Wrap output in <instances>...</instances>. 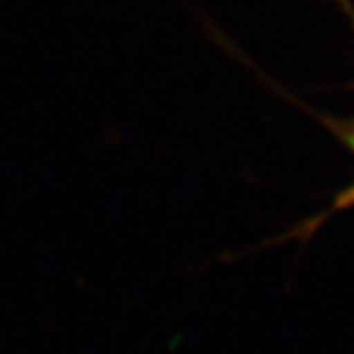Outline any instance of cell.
Instances as JSON below:
<instances>
[{
    "label": "cell",
    "instance_id": "7a4b0ae2",
    "mask_svg": "<svg viewBox=\"0 0 354 354\" xmlns=\"http://www.w3.org/2000/svg\"><path fill=\"white\" fill-rule=\"evenodd\" d=\"M349 12V20H352V28H354V10H347Z\"/></svg>",
    "mask_w": 354,
    "mask_h": 354
},
{
    "label": "cell",
    "instance_id": "6da1fadb",
    "mask_svg": "<svg viewBox=\"0 0 354 354\" xmlns=\"http://www.w3.org/2000/svg\"><path fill=\"white\" fill-rule=\"evenodd\" d=\"M313 116H315L317 121H320L322 126H325L327 131H330L332 136H335V138H337L339 143H342L344 148L354 155V116L337 118V116H327V113H313ZM347 209H354V183L347 185L342 192L335 194L332 202L320 212V214L305 219L303 224L295 227L286 239H298V241H305V239L315 236V232L325 224V221H330L335 214H342V212H347Z\"/></svg>",
    "mask_w": 354,
    "mask_h": 354
}]
</instances>
